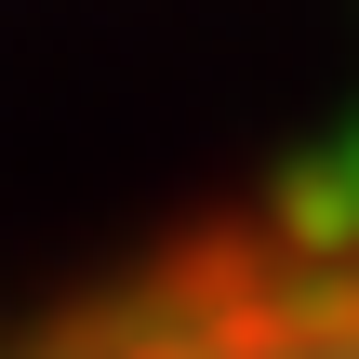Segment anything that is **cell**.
I'll return each instance as SVG.
<instances>
[{"mask_svg":"<svg viewBox=\"0 0 359 359\" xmlns=\"http://www.w3.org/2000/svg\"><path fill=\"white\" fill-rule=\"evenodd\" d=\"M0 359H359V213H240L67 306Z\"/></svg>","mask_w":359,"mask_h":359,"instance_id":"6da1fadb","label":"cell"}]
</instances>
